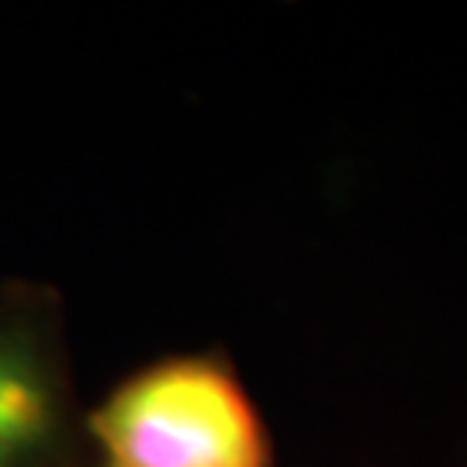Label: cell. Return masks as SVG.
Instances as JSON below:
<instances>
[{
  "label": "cell",
  "mask_w": 467,
  "mask_h": 467,
  "mask_svg": "<svg viewBox=\"0 0 467 467\" xmlns=\"http://www.w3.org/2000/svg\"><path fill=\"white\" fill-rule=\"evenodd\" d=\"M94 467H270V436L222 353H177L132 370L87 409Z\"/></svg>",
  "instance_id": "obj_1"
},
{
  "label": "cell",
  "mask_w": 467,
  "mask_h": 467,
  "mask_svg": "<svg viewBox=\"0 0 467 467\" xmlns=\"http://www.w3.org/2000/svg\"><path fill=\"white\" fill-rule=\"evenodd\" d=\"M0 467H90L63 298L38 281L0 284Z\"/></svg>",
  "instance_id": "obj_2"
}]
</instances>
